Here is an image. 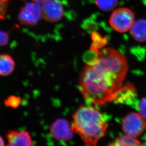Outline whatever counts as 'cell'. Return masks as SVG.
Returning a JSON list of instances; mask_svg holds the SVG:
<instances>
[{
  "mask_svg": "<svg viewBox=\"0 0 146 146\" xmlns=\"http://www.w3.org/2000/svg\"><path fill=\"white\" fill-rule=\"evenodd\" d=\"M130 31L132 37L137 41L146 42V19H139L135 21Z\"/></svg>",
  "mask_w": 146,
  "mask_h": 146,
  "instance_id": "cell-9",
  "label": "cell"
},
{
  "mask_svg": "<svg viewBox=\"0 0 146 146\" xmlns=\"http://www.w3.org/2000/svg\"><path fill=\"white\" fill-rule=\"evenodd\" d=\"M9 36L6 32L0 31V46H5L9 42Z\"/></svg>",
  "mask_w": 146,
  "mask_h": 146,
  "instance_id": "cell-16",
  "label": "cell"
},
{
  "mask_svg": "<svg viewBox=\"0 0 146 146\" xmlns=\"http://www.w3.org/2000/svg\"><path fill=\"white\" fill-rule=\"evenodd\" d=\"M96 4L102 11H111L114 10L118 3V0H96Z\"/></svg>",
  "mask_w": 146,
  "mask_h": 146,
  "instance_id": "cell-12",
  "label": "cell"
},
{
  "mask_svg": "<svg viewBox=\"0 0 146 146\" xmlns=\"http://www.w3.org/2000/svg\"><path fill=\"white\" fill-rule=\"evenodd\" d=\"M5 142L4 141L3 139V137L0 135V146H5Z\"/></svg>",
  "mask_w": 146,
  "mask_h": 146,
  "instance_id": "cell-18",
  "label": "cell"
},
{
  "mask_svg": "<svg viewBox=\"0 0 146 146\" xmlns=\"http://www.w3.org/2000/svg\"><path fill=\"white\" fill-rule=\"evenodd\" d=\"M79 76V90L84 100L102 105L127 95L130 85H123L128 64L124 55L115 49L106 47L93 51Z\"/></svg>",
  "mask_w": 146,
  "mask_h": 146,
  "instance_id": "cell-1",
  "label": "cell"
},
{
  "mask_svg": "<svg viewBox=\"0 0 146 146\" xmlns=\"http://www.w3.org/2000/svg\"><path fill=\"white\" fill-rule=\"evenodd\" d=\"M41 7L43 18L48 22H57L64 15V7L57 0H48L42 3Z\"/></svg>",
  "mask_w": 146,
  "mask_h": 146,
  "instance_id": "cell-7",
  "label": "cell"
},
{
  "mask_svg": "<svg viewBox=\"0 0 146 146\" xmlns=\"http://www.w3.org/2000/svg\"><path fill=\"white\" fill-rule=\"evenodd\" d=\"M139 113L146 120V97L141 100L138 106Z\"/></svg>",
  "mask_w": 146,
  "mask_h": 146,
  "instance_id": "cell-14",
  "label": "cell"
},
{
  "mask_svg": "<svg viewBox=\"0 0 146 146\" xmlns=\"http://www.w3.org/2000/svg\"><path fill=\"white\" fill-rule=\"evenodd\" d=\"M15 67V62L8 54H0V76L6 77L11 74Z\"/></svg>",
  "mask_w": 146,
  "mask_h": 146,
  "instance_id": "cell-10",
  "label": "cell"
},
{
  "mask_svg": "<svg viewBox=\"0 0 146 146\" xmlns=\"http://www.w3.org/2000/svg\"><path fill=\"white\" fill-rule=\"evenodd\" d=\"M33 2L35 3H43L46 2V1H48V0H32Z\"/></svg>",
  "mask_w": 146,
  "mask_h": 146,
  "instance_id": "cell-17",
  "label": "cell"
},
{
  "mask_svg": "<svg viewBox=\"0 0 146 146\" xmlns=\"http://www.w3.org/2000/svg\"><path fill=\"white\" fill-rule=\"evenodd\" d=\"M50 133L54 139L59 141H68L72 139L74 132L71 123L65 119L59 118L51 124Z\"/></svg>",
  "mask_w": 146,
  "mask_h": 146,
  "instance_id": "cell-6",
  "label": "cell"
},
{
  "mask_svg": "<svg viewBox=\"0 0 146 146\" xmlns=\"http://www.w3.org/2000/svg\"><path fill=\"white\" fill-rule=\"evenodd\" d=\"M135 21L134 13L127 8L116 9L109 18L111 27L119 33H125L130 31Z\"/></svg>",
  "mask_w": 146,
  "mask_h": 146,
  "instance_id": "cell-3",
  "label": "cell"
},
{
  "mask_svg": "<svg viewBox=\"0 0 146 146\" xmlns=\"http://www.w3.org/2000/svg\"><path fill=\"white\" fill-rule=\"evenodd\" d=\"M72 128L86 145L96 146L105 135L108 123L103 114L92 106H80L72 115Z\"/></svg>",
  "mask_w": 146,
  "mask_h": 146,
  "instance_id": "cell-2",
  "label": "cell"
},
{
  "mask_svg": "<svg viewBox=\"0 0 146 146\" xmlns=\"http://www.w3.org/2000/svg\"><path fill=\"white\" fill-rule=\"evenodd\" d=\"M43 18L42 7L38 3H28L21 9L18 15L19 22L24 25L34 26Z\"/></svg>",
  "mask_w": 146,
  "mask_h": 146,
  "instance_id": "cell-5",
  "label": "cell"
},
{
  "mask_svg": "<svg viewBox=\"0 0 146 146\" xmlns=\"http://www.w3.org/2000/svg\"><path fill=\"white\" fill-rule=\"evenodd\" d=\"M21 99L16 96H11L4 100V104L7 108H17L21 105Z\"/></svg>",
  "mask_w": 146,
  "mask_h": 146,
  "instance_id": "cell-13",
  "label": "cell"
},
{
  "mask_svg": "<svg viewBox=\"0 0 146 146\" xmlns=\"http://www.w3.org/2000/svg\"><path fill=\"white\" fill-rule=\"evenodd\" d=\"M9 0H0V20L5 17L7 11V3Z\"/></svg>",
  "mask_w": 146,
  "mask_h": 146,
  "instance_id": "cell-15",
  "label": "cell"
},
{
  "mask_svg": "<svg viewBox=\"0 0 146 146\" xmlns=\"http://www.w3.org/2000/svg\"><path fill=\"white\" fill-rule=\"evenodd\" d=\"M109 145L117 146H141L142 145V143L141 141L137 139L136 138L125 134V135L116 138L113 142L109 144Z\"/></svg>",
  "mask_w": 146,
  "mask_h": 146,
  "instance_id": "cell-11",
  "label": "cell"
},
{
  "mask_svg": "<svg viewBox=\"0 0 146 146\" xmlns=\"http://www.w3.org/2000/svg\"><path fill=\"white\" fill-rule=\"evenodd\" d=\"M146 128L145 119L139 113H131L122 121V129L124 133L135 138L142 135Z\"/></svg>",
  "mask_w": 146,
  "mask_h": 146,
  "instance_id": "cell-4",
  "label": "cell"
},
{
  "mask_svg": "<svg viewBox=\"0 0 146 146\" xmlns=\"http://www.w3.org/2000/svg\"><path fill=\"white\" fill-rule=\"evenodd\" d=\"M6 137L8 141L7 146H31L34 145L31 134L26 131L11 130L8 131Z\"/></svg>",
  "mask_w": 146,
  "mask_h": 146,
  "instance_id": "cell-8",
  "label": "cell"
}]
</instances>
